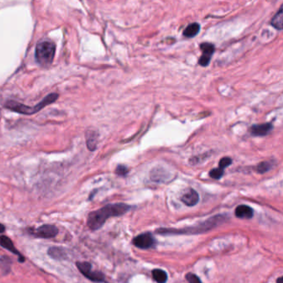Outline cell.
<instances>
[{
    "label": "cell",
    "mask_w": 283,
    "mask_h": 283,
    "mask_svg": "<svg viewBox=\"0 0 283 283\" xmlns=\"http://www.w3.org/2000/svg\"><path fill=\"white\" fill-rule=\"evenodd\" d=\"M131 207L125 203L108 204L102 209L91 212L88 215L87 226L91 230H97L104 225L106 221L112 217H118L129 211Z\"/></svg>",
    "instance_id": "cell-1"
},
{
    "label": "cell",
    "mask_w": 283,
    "mask_h": 283,
    "mask_svg": "<svg viewBox=\"0 0 283 283\" xmlns=\"http://www.w3.org/2000/svg\"><path fill=\"white\" fill-rule=\"evenodd\" d=\"M58 94L52 93L46 96L40 103L35 106L34 108H30V107H27L24 105L19 103V102H8L5 104V107L10 110L16 111V112L20 113V114H25V115H33L35 113L38 112L39 110H41L43 108L47 107V105L51 104L52 102H56V100L58 99Z\"/></svg>",
    "instance_id": "cell-2"
},
{
    "label": "cell",
    "mask_w": 283,
    "mask_h": 283,
    "mask_svg": "<svg viewBox=\"0 0 283 283\" xmlns=\"http://www.w3.org/2000/svg\"><path fill=\"white\" fill-rule=\"evenodd\" d=\"M55 45L50 41L40 42L36 47V60L41 66H47L52 64L55 55Z\"/></svg>",
    "instance_id": "cell-3"
},
{
    "label": "cell",
    "mask_w": 283,
    "mask_h": 283,
    "mask_svg": "<svg viewBox=\"0 0 283 283\" xmlns=\"http://www.w3.org/2000/svg\"><path fill=\"white\" fill-rule=\"evenodd\" d=\"M77 267L86 278H87L89 280L96 283H102L104 281L105 277L102 272H93L91 270V265L89 262L84 261L80 262L78 261L77 263Z\"/></svg>",
    "instance_id": "cell-4"
},
{
    "label": "cell",
    "mask_w": 283,
    "mask_h": 283,
    "mask_svg": "<svg viewBox=\"0 0 283 283\" xmlns=\"http://www.w3.org/2000/svg\"><path fill=\"white\" fill-rule=\"evenodd\" d=\"M30 234L37 238L41 239H52L57 236L58 234V229L56 226L45 224L36 229H33Z\"/></svg>",
    "instance_id": "cell-5"
},
{
    "label": "cell",
    "mask_w": 283,
    "mask_h": 283,
    "mask_svg": "<svg viewBox=\"0 0 283 283\" xmlns=\"http://www.w3.org/2000/svg\"><path fill=\"white\" fill-rule=\"evenodd\" d=\"M133 243L141 249H148V248L154 247L156 242L152 234L146 233V234H140L139 236L135 238L133 240Z\"/></svg>",
    "instance_id": "cell-6"
},
{
    "label": "cell",
    "mask_w": 283,
    "mask_h": 283,
    "mask_svg": "<svg viewBox=\"0 0 283 283\" xmlns=\"http://www.w3.org/2000/svg\"><path fill=\"white\" fill-rule=\"evenodd\" d=\"M200 49L203 54L199 58L198 64H200L201 66H207L210 63L213 53L215 52V46L210 43H203L200 44Z\"/></svg>",
    "instance_id": "cell-7"
},
{
    "label": "cell",
    "mask_w": 283,
    "mask_h": 283,
    "mask_svg": "<svg viewBox=\"0 0 283 283\" xmlns=\"http://www.w3.org/2000/svg\"><path fill=\"white\" fill-rule=\"evenodd\" d=\"M272 130V125L271 123L259 124L253 125L251 127L250 132L254 136H264L269 134Z\"/></svg>",
    "instance_id": "cell-8"
},
{
    "label": "cell",
    "mask_w": 283,
    "mask_h": 283,
    "mask_svg": "<svg viewBox=\"0 0 283 283\" xmlns=\"http://www.w3.org/2000/svg\"><path fill=\"white\" fill-rule=\"evenodd\" d=\"M181 200L187 206H195L198 202V193L193 189H190L182 196Z\"/></svg>",
    "instance_id": "cell-9"
},
{
    "label": "cell",
    "mask_w": 283,
    "mask_h": 283,
    "mask_svg": "<svg viewBox=\"0 0 283 283\" xmlns=\"http://www.w3.org/2000/svg\"><path fill=\"white\" fill-rule=\"evenodd\" d=\"M0 246L4 247L5 249L9 251V252H11V253L16 254V255H19L20 258V261H24V258L22 257V254L19 251L17 250V248L14 247V243L12 242L11 239H8V237L0 236Z\"/></svg>",
    "instance_id": "cell-10"
},
{
    "label": "cell",
    "mask_w": 283,
    "mask_h": 283,
    "mask_svg": "<svg viewBox=\"0 0 283 283\" xmlns=\"http://www.w3.org/2000/svg\"><path fill=\"white\" fill-rule=\"evenodd\" d=\"M235 215L239 218H251L253 216V210L252 208L247 205H239L235 209Z\"/></svg>",
    "instance_id": "cell-11"
},
{
    "label": "cell",
    "mask_w": 283,
    "mask_h": 283,
    "mask_svg": "<svg viewBox=\"0 0 283 283\" xmlns=\"http://www.w3.org/2000/svg\"><path fill=\"white\" fill-rule=\"evenodd\" d=\"M47 253H48V255L51 258L56 259V260H63V259H66V251L64 250V248H62V247H50Z\"/></svg>",
    "instance_id": "cell-12"
},
{
    "label": "cell",
    "mask_w": 283,
    "mask_h": 283,
    "mask_svg": "<svg viewBox=\"0 0 283 283\" xmlns=\"http://www.w3.org/2000/svg\"><path fill=\"white\" fill-rule=\"evenodd\" d=\"M200 30V25L198 22H193L191 24L188 25L187 28L184 30V37L186 38H194L198 34V32Z\"/></svg>",
    "instance_id": "cell-13"
},
{
    "label": "cell",
    "mask_w": 283,
    "mask_h": 283,
    "mask_svg": "<svg viewBox=\"0 0 283 283\" xmlns=\"http://www.w3.org/2000/svg\"><path fill=\"white\" fill-rule=\"evenodd\" d=\"M167 172L161 168H155L152 171L151 176L154 181H164L165 179L169 177Z\"/></svg>",
    "instance_id": "cell-14"
},
{
    "label": "cell",
    "mask_w": 283,
    "mask_h": 283,
    "mask_svg": "<svg viewBox=\"0 0 283 283\" xmlns=\"http://www.w3.org/2000/svg\"><path fill=\"white\" fill-rule=\"evenodd\" d=\"M97 139H98V134L96 132H88L87 134V146L91 152L96 150Z\"/></svg>",
    "instance_id": "cell-15"
},
{
    "label": "cell",
    "mask_w": 283,
    "mask_h": 283,
    "mask_svg": "<svg viewBox=\"0 0 283 283\" xmlns=\"http://www.w3.org/2000/svg\"><path fill=\"white\" fill-rule=\"evenodd\" d=\"M283 7L282 6L279 11L275 14V16L272 18L271 24L273 26L274 28H277L278 30H282L283 29Z\"/></svg>",
    "instance_id": "cell-16"
},
{
    "label": "cell",
    "mask_w": 283,
    "mask_h": 283,
    "mask_svg": "<svg viewBox=\"0 0 283 283\" xmlns=\"http://www.w3.org/2000/svg\"><path fill=\"white\" fill-rule=\"evenodd\" d=\"M152 276L154 280L158 283H165L168 277L166 272L161 269H154L152 271Z\"/></svg>",
    "instance_id": "cell-17"
},
{
    "label": "cell",
    "mask_w": 283,
    "mask_h": 283,
    "mask_svg": "<svg viewBox=\"0 0 283 283\" xmlns=\"http://www.w3.org/2000/svg\"><path fill=\"white\" fill-rule=\"evenodd\" d=\"M224 171L220 169V168H216V169H213L210 172H209V176L215 179H219L223 175Z\"/></svg>",
    "instance_id": "cell-18"
},
{
    "label": "cell",
    "mask_w": 283,
    "mask_h": 283,
    "mask_svg": "<svg viewBox=\"0 0 283 283\" xmlns=\"http://www.w3.org/2000/svg\"><path fill=\"white\" fill-rule=\"evenodd\" d=\"M271 169V164L267 161H263V162H261L258 165L257 167V171L260 174H264L267 172Z\"/></svg>",
    "instance_id": "cell-19"
},
{
    "label": "cell",
    "mask_w": 283,
    "mask_h": 283,
    "mask_svg": "<svg viewBox=\"0 0 283 283\" xmlns=\"http://www.w3.org/2000/svg\"><path fill=\"white\" fill-rule=\"evenodd\" d=\"M232 164V159L229 157H223L219 161V168L224 171L225 168L228 167Z\"/></svg>",
    "instance_id": "cell-20"
},
{
    "label": "cell",
    "mask_w": 283,
    "mask_h": 283,
    "mask_svg": "<svg viewBox=\"0 0 283 283\" xmlns=\"http://www.w3.org/2000/svg\"><path fill=\"white\" fill-rule=\"evenodd\" d=\"M128 171H129V170H128V168L126 165H118L116 169V173L120 176L127 175Z\"/></svg>",
    "instance_id": "cell-21"
},
{
    "label": "cell",
    "mask_w": 283,
    "mask_h": 283,
    "mask_svg": "<svg viewBox=\"0 0 283 283\" xmlns=\"http://www.w3.org/2000/svg\"><path fill=\"white\" fill-rule=\"evenodd\" d=\"M186 279H187L189 283H202L200 279L198 277L194 274V273H188L186 275Z\"/></svg>",
    "instance_id": "cell-22"
},
{
    "label": "cell",
    "mask_w": 283,
    "mask_h": 283,
    "mask_svg": "<svg viewBox=\"0 0 283 283\" xmlns=\"http://www.w3.org/2000/svg\"><path fill=\"white\" fill-rule=\"evenodd\" d=\"M4 230H5V227H4L2 223H0V234L3 233Z\"/></svg>",
    "instance_id": "cell-23"
},
{
    "label": "cell",
    "mask_w": 283,
    "mask_h": 283,
    "mask_svg": "<svg viewBox=\"0 0 283 283\" xmlns=\"http://www.w3.org/2000/svg\"><path fill=\"white\" fill-rule=\"evenodd\" d=\"M277 283H283V278H278V282H277Z\"/></svg>",
    "instance_id": "cell-24"
}]
</instances>
